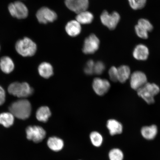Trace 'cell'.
<instances>
[{
	"label": "cell",
	"instance_id": "cell-1",
	"mask_svg": "<svg viewBox=\"0 0 160 160\" xmlns=\"http://www.w3.org/2000/svg\"><path fill=\"white\" fill-rule=\"evenodd\" d=\"M10 112L19 119L28 118L31 113V105L27 99H22L14 102L9 107Z\"/></svg>",
	"mask_w": 160,
	"mask_h": 160
},
{
	"label": "cell",
	"instance_id": "cell-2",
	"mask_svg": "<svg viewBox=\"0 0 160 160\" xmlns=\"http://www.w3.org/2000/svg\"><path fill=\"white\" fill-rule=\"evenodd\" d=\"M138 95L148 104L154 103L155 96L160 91V88L155 83L147 82L137 91Z\"/></svg>",
	"mask_w": 160,
	"mask_h": 160
},
{
	"label": "cell",
	"instance_id": "cell-3",
	"mask_svg": "<svg viewBox=\"0 0 160 160\" xmlns=\"http://www.w3.org/2000/svg\"><path fill=\"white\" fill-rule=\"evenodd\" d=\"M15 48L17 52L23 57H31L35 54L37 46L31 39L25 37L17 42Z\"/></svg>",
	"mask_w": 160,
	"mask_h": 160
},
{
	"label": "cell",
	"instance_id": "cell-4",
	"mask_svg": "<svg viewBox=\"0 0 160 160\" xmlns=\"http://www.w3.org/2000/svg\"><path fill=\"white\" fill-rule=\"evenodd\" d=\"M8 90L10 94L21 98L28 97L33 92V89L27 82H15L12 83L9 86Z\"/></svg>",
	"mask_w": 160,
	"mask_h": 160
},
{
	"label": "cell",
	"instance_id": "cell-5",
	"mask_svg": "<svg viewBox=\"0 0 160 160\" xmlns=\"http://www.w3.org/2000/svg\"><path fill=\"white\" fill-rule=\"evenodd\" d=\"M26 132L27 138L35 143L42 141L46 135L45 130L38 126H29L26 129Z\"/></svg>",
	"mask_w": 160,
	"mask_h": 160
},
{
	"label": "cell",
	"instance_id": "cell-6",
	"mask_svg": "<svg viewBox=\"0 0 160 160\" xmlns=\"http://www.w3.org/2000/svg\"><path fill=\"white\" fill-rule=\"evenodd\" d=\"M8 10L12 17L18 19H25L28 15L27 7L21 2L17 1L10 3Z\"/></svg>",
	"mask_w": 160,
	"mask_h": 160
},
{
	"label": "cell",
	"instance_id": "cell-7",
	"mask_svg": "<svg viewBox=\"0 0 160 160\" xmlns=\"http://www.w3.org/2000/svg\"><path fill=\"white\" fill-rule=\"evenodd\" d=\"M121 17L117 12L109 14L107 11H104L101 16L102 23L110 30H114L118 24Z\"/></svg>",
	"mask_w": 160,
	"mask_h": 160
},
{
	"label": "cell",
	"instance_id": "cell-8",
	"mask_svg": "<svg viewBox=\"0 0 160 160\" xmlns=\"http://www.w3.org/2000/svg\"><path fill=\"white\" fill-rule=\"evenodd\" d=\"M129 79L131 88L137 91L148 82L147 76L141 71H136L131 73Z\"/></svg>",
	"mask_w": 160,
	"mask_h": 160
},
{
	"label": "cell",
	"instance_id": "cell-9",
	"mask_svg": "<svg viewBox=\"0 0 160 160\" xmlns=\"http://www.w3.org/2000/svg\"><path fill=\"white\" fill-rule=\"evenodd\" d=\"M100 41L94 34H91L87 38L84 43L83 52L86 54H91L98 49Z\"/></svg>",
	"mask_w": 160,
	"mask_h": 160
},
{
	"label": "cell",
	"instance_id": "cell-10",
	"mask_svg": "<svg viewBox=\"0 0 160 160\" xmlns=\"http://www.w3.org/2000/svg\"><path fill=\"white\" fill-rule=\"evenodd\" d=\"M37 17L40 23L46 24L55 21L57 16L55 12L48 8L43 7L37 12Z\"/></svg>",
	"mask_w": 160,
	"mask_h": 160
},
{
	"label": "cell",
	"instance_id": "cell-11",
	"mask_svg": "<svg viewBox=\"0 0 160 160\" xmlns=\"http://www.w3.org/2000/svg\"><path fill=\"white\" fill-rule=\"evenodd\" d=\"M89 3L88 0H65V1L68 8L77 14L87 11Z\"/></svg>",
	"mask_w": 160,
	"mask_h": 160
},
{
	"label": "cell",
	"instance_id": "cell-12",
	"mask_svg": "<svg viewBox=\"0 0 160 160\" xmlns=\"http://www.w3.org/2000/svg\"><path fill=\"white\" fill-rule=\"evenodd\" d=\"M111 84L108 80L96 78L92 83L94 91L98 95L103 96L106 94L111 88Z\"/></svg>",
	"mask_w": 160,
	"mask_h": 160
},
{
	"label": "cell",
	"instance_id": "cell-13",
	"mask_svg": "<svg viewBox=\"0 0 160 160\" xmlns=\"http://www.w3.org/2000/svg\"><path fill=\"white\" fill-rule=\"evenodd\" d=\"M107 128L110 135L114 136L122 133L123 127L122 124L118 120L111 119L107 121Z\"/></svg>",
	"mask_w": 160,
	"mask_h": 160
},
{
	"label": "cell",
	"instance_id": "cell-14",
	"mask_svg": "<svg viewBox=\"0 0 160 160\" xmlns=\"http://www.w3.org/2000/svg\"><path fill=\"white\" fill-rule=\"evenodd\" d=\"M158 132L157 126L155 125L143 126L141 129V134L144 139L148 141L154 139Z\"/></svg>",
	"mask_w": 160,
	"mask_h": 160
},
{
	"label": "cell",
	"instance_id": "cell-15",
	"mask_svg": "<svg viewBox=\"0 0 160 160\" xmlns=\"http://www.w3.org/2000/svg\"><path fill=\"white\" fill-rule=\"evenodd\" d=\"M132 54L133 58L136 60L145 61L148 58L149 50L146 45L140 44L136 46Z\"/></svg>",
	"mask_w": 160,
	"mask_h": 160
},
{
	"label": "cell",
	"instance_id": "cell-16",
	"mask_svg": "<svg viewBox=\"0 0 160 160\" xmlns=\"http://www.w3.org/2000/svg\"><path fill=\"white\" fill-rule=\"evenodd\" d=\"M65 29L68 35L71 37H75L81 33V25L76 20H73L67 24Z\"/></svg>",
	"mask_w": 160,
	"mask_h": 160
},
{
	"label": "cell",
	"instance_id": "cell-17",
	"mask_svg": "<svg viewBox=\"0 0 160 160\" xmlns=\"http://www.w3.org/2000/svg\"><path fill=\"white\" fill-rule=\"evenodd\" d=\"M118 81L121 83H124L130 78L131 70L128 66L122 65L118 68Z\"/></svg>",
	"mask_w": 160,
	"mask_h": 160
},
{
	"label": "cell",
	"instance_id": "cell-18",
	"mask_svg": "<svg viewBox=\"0 0 160 160\" xmlns=\"http://www.w3.org/2000/svg\"><path fill=\"white\" fill-rule=\"evenodd\" d=\"M14 67L12 60L9 57H4L0 60V68L3 72L9 73L13 71Z\"/></svg>",
	"mask_w": 160,
	"mask_h": 160
},
{
	"label": "cell",
	"instance_id": "cell-19",
	"mask_svg": "<svg viewBox=\"0 0 160 160\" xmlns=\"http://www.w3.org/2000/svg\"><path fill=\"white\" fill-rule=\"evenodd\" d=\"M47 145L52 151L58 152L63 149L64 142L63 140L59 138L53 137L49 138L48 139Z\"/></svg>",
	"mask_w": 160,
	"mask_h": 160
},
{
	"label": "cell",
	"instance_id": "cell-20",
	"mask_svg": "<svg viewBox=\"0 0 160 160\" xmlns=\"http://www.w3.org/2000/svg\"><path fill=\"white\" fill-rule=\"evenodd\" d=\"M39 75L45 78H48L53 74V68L50 63L47 62L42 63L38 67Z\"/></svg>",
	"mask_w": 160,
	"mask_h": 160
},
{
	"label": "cell",
	"instance_id": "cell-21",
	"mask_svg": "<svg viewBox=\"0 0 160 160\" xmlns=\"http://www.w3.org/2000/svg\"><path fill=\"white\" fill-rule=\"evenodd\" d=\"M51 113L47 107H42L39 108L36 113V118L38 121L46 122L51 117Z\"/></svg>",
	"mask_w": 160,
	"mask_h": 160
},
{
	"label": "cell",
	"instance_id": "cell-22",
	"mask_svg": "<svg viewBox=\"0 0 160 160\" xmlns=\"http://www.w3.org/2000/svg\"><path fill=\"white\" fill-rule=\"evenodd\" d=\"M93 18L92 14L86 11L78 14L76 19L80 24H88L92 22Z\"/></svg>",
	"mask_w": 160,
	"mask_h": 160
},
{
	"label": "cell",
	"instance_id": "cell-23",
	"mask_svg": "<svg viewBox=\"0 0 160 160\" xmlns=\"http://www.w3.org/2000/svg\"><path fill=\"white\" fill-rule=\"evenodd\" d=\"M14 117L10 112L0 114V124L6 128L11 127L14 122Z\"/></svg>",
	"mask_w": 160,
	"mask_h": 160
},
{
	"label": "cell",
	"instance_id": "cell-24",
	"mask_svg": "<svg viewBox=\"0 0 160 160\" xmlns=\"http://www.w3.org/2000/svg\"><path fill=\"white\" fill-rule=\"evenodd\" d=\"M90 138L92 143L96 147H99L102 144L103 136L99 132L93 131L90 134Z\"/></svg>",
	"mask_w": 160,
	"mask_h": 160
},
{
	"label": "cell",
	"instance_id": "cell-25",
	"mask_svg": "<svg viewBox=\"0 0 160 160\" xmlns=\"http://www.w3.org/2000/svg\"><path fill=\"white\" fill-rule=\"evenodd\" d=\"M109 160H123L124 154L119 148H113L110 150L108 153Z\"/></svg>",
	"mask_w": 160,
	"mask_h": 160
},
{
	"label": "cell",
	"instance_id": "cell-26",
	"mask_svg": "<svg viewBox=\"0 0 160 160\" xmlns=\"http://www.w3.org/2000/svg\"><path fill=\"white\" fill-rule=\"evenodd\" d=\"M129 5L132 9L139 10L145 7L147 0H128Z\"/></svg>",
	"mask_w": 160,
	"mask_h": 160
},
{
	"label": "cell",
	"instance_id": "cell-27",
	"mask_svg": "<svg viewBox=\"0 0 160 160\" xmlns=\"http://www.w3.org/2000/svg\"><path fill=\"white\" fill-rule=\"evenodd\" d=\"M148 32H151L153 29V26L148 20L142 18L140 19L138 22V24Z\"/></svg>",
	"mask_w": 160,
	"mask_h": 160
},
{
	"label": "cell",
	"instance_id": "cell-28",
	"mask_svg": "<svg viewBox=\"0 0 160 160\" xmlns=\"http://www.w3.org/2000/svg\"><path fill=\"white\" fill-rule=\"evenodd\" d=\"M135 31L138 37L141 39H147L148 38V32L138 25L135 26Z\"/></svg>",
	"mask_w": 160,
	"mask_h": 160
},
{
	"label": "cell",
	"instance_id": "cell-29",
	"mask_svg": "<svg viewBox=\"0 0 160 160\" xmlns=\"http://www.w3.org/2000/svg\"><path fill=\"white\" fill-rule=\"evenodd\" d=\"M105 66L104 63L101 61H98L95 62L94 67V73L97 75L102 74L104 71Z\"/></svg>",
	"mask_w": 160,
	"mask_h": 160
},
{
	"label": "cell",
	"instance_id": "cell-30",
	"mask_svg": "<svg viewBox=\"0 0 160 160\" xmlns=\"http://www.w3.org/2000/svg\"><path fill=\"white\" fill-rule=\"evenodd\" d=\"M109 78L111 81L113 82L118 81V68L113 66L109 69L108 71Z\"/></svg>",
	"mask_w": 160,
	"mask_h": 160
},
{
	"label": "cell",
	"instance_id": "cell-31",
	"mask_svg": "<svg viewBox=\"0 0 160 160\" xmlns=\"http://www.w3.org/2000/svg\"><path fill=\"white\" fill-rule=\"evenodd\" d=\"M95 63V62L92 60H90L87 62L84 68V72L86 74L91 75L94 73Z\"/></svg>",
	"mask_w": 160,
	"mask_h": 160
},
{
	"label": "cell",
	"instance_id": "cell-32",
	"mask_svg": "<svg viewBox=\"0 0 160 160\" xmlns=\"http://www.w3.org/2000/svg\"><path fill=\"white\" fill-rule=\"evenodd\" d=\"M6 94L5 90L0 86V106L3 105L5 101Z\"/></svg>",
	"mask_w": 160,
	"mask_h": 160
}]
</instances>
